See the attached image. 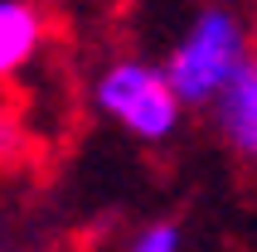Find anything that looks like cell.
Masks as SVG:
<instances>
[{
  "label": "cell",
  "mask_w": 257,
  "mask_h": 252,
  "mask_svg": "<svg viewBox=\"0 0 257 252\" xmlns=\"http://www.w3.org/2000/svg\"><path fill=\"white\" fill-rule=\"evenodd\" d=\"M44 49V10L34 0H0V83H10Z\"/></svg>",
  "instance_id": "4"
},
{
  "label": "cell",
  "mask_w": 257,
  "mask_h": 252,
  "mask_svg": "<svg viewBox=\"0 0 257 252\" xmlns=\"http://www.w3.org/2000/svg\"><path fill=\"white\" fill-rule=\"evenodd\" d=\"M180 242H185V238H180L175 223H151L141 238L131 242V252H180Z\"/></svg>",
  "instance_id": "5"
},
{
  "label": "cell",
  "mask_w": 257,
  "mask_h": 252,
  "mask_svg": "<svg viewBox=\"0 0 257 252\" xmlns=\"http://www.w3.org/2000/svg\"><path fill=\"white\" fill-rule=\"evenodd\" d=\"M247 29L243 15L233 5H204L185 25V34L175 39L170 58L160 63L170 87L180 92L185 107H209L218 97V87L247 63Z\"/></svg>",
  "instance_id": "1"
},
{
  "label": "cell",
  "mask_w": 257,
  "mask_h": 252,
  "mask_svg": "<svg viewBox=\"0 0 257 252\" xmlns=\"http://www.w3.org/2000/svg\"><path fill=\"white\" fill-rule=\"evenodd\" d=\"M209 107H214V121L223 131V141L243 160H252V151H257V68H252V58L218 87V97Z\"/></svg>",
  "instance_id": "3"
},
{
  "label": "cell",
  "mask_w": 257,
  "mask_h": 252,
  "mask_svg": "<svg viewBox=\"0 0 257 252\" xmlns=\"http://www.w3.org/2000/svg\"><path fill=\"white\" fill-rule=\"evenodd\" d=\"M92 97H97V112L107 121H116L126 136L146 141V146L170 141L185 121V102L170 87L165 68L146 63V58H116L112 68H102Z\"/></svg>",
  "instance_id": "2"
}]
</instances>
